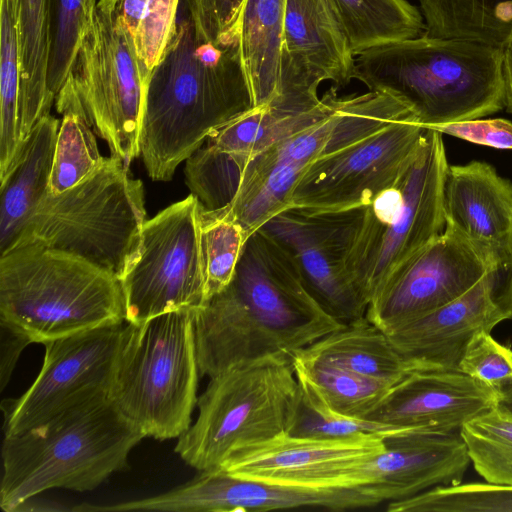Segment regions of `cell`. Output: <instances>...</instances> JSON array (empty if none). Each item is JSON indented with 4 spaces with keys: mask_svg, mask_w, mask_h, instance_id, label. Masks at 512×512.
<instances>
[{
    "mask_svg": "<svg viewBox=\"0 0 512 512\" xmlns=\"http://www.w3.org/2000/svg\"><path fill=\"white\" fill-rule=\"evenodd\" d=\"M286 0H246L239 28L242 66L255 108L281 95Z\"/></svg>",
    "mask_w": 512,
    "mask_h": 512,
    "instance_id": "cell-25",
    "label": "cell"
},
{
    "mask_svg": "<svg viewBox=\"0 0 512 512\" xmlns=\"http://www.w3.org/2000/svg\"><path fill=\"white\" fill-rule=\"evenodd\" d=\"M355 55L328 0H286L281 95L317 99L323 81L345 86Z\"/></svg>",
    "mask_w": 512,
    "mask_h": 512,
    "instance_id": "cell-20",
    "label": "cell"
},
{
    "mask_svg": "<svg viewBox=\"0 0 512 512\" xmlns=\"http://www.w3.org/2000/svg\"><path fill=\"white\" fill-rule=\"evenodd\" d=\"M294 355L392 384L410 372L387 334L366 316L330 332Z\"/></svg>",
    "mask_w": 512,
    "mask_h": 512,
    "instance_id": "cell-26",
    "label": "cell"
},
{
    "mask_svg": "<svg viewBox=\"0 0 512 512\" xmlns=\"http://www.w3.org/2000/svg\"><path fill=\"white\" fill-rule=\"evenodd\" d=\"M72 511L64 505L46 499H40L37 496L30 497L20 503L13 512H63Z\"/></svg>",
    "mask_w": 512,
    "mask_h": 512,
    "instance_id": "cell-43",
    "label": "cell"
},
{
    "mask_svg": "<svg viewBox=\"0 0 512 512\" xmlns=\"http://www.w3.org/2000/svg\"><path fill=\"white\" fill-rule=\"evenodd\" d=\"M354 78L409 104L425 128L506 106L502 49L468 39L423 33L375 46L356 55Z\"/></svg>",
    "mask_w": 512,
    "mask_h": 512,
    "instance_id": "cell-3",
    "label": "cell"
},
{
    "mask_svg": "<svg viewBox=\"0 0 512 512\" xmlns=\"http://www.w3.org/2000/svg\"><path fill=\"white\" fill-rule=\"evenodd\" d=\"M388 512H512V486L470 482L438 486L388 502Z\"/></svg>",
    "mask_w": 512,
    "mask_h": 512,
    "instance_id": "cell-35",
    "label": "cell"
},
{
    "mask_svg": "<svg viewBox=\"0 0 512 512\" xmlns=\"http://www.w3.org/2000/svg\"><path fill=\"white\" fill-rule=\"evenodd\" d=\"M426 133L417 121H396L315 160L295 186L290 207L337 211L367 206L410 165Z\"/></svg>",
    "mask_w": 512,
    "mask_h": 512,
    "instance_id": "cell-13",
    "label": "cell"
},
{
    "mask_svg": "<svg viewBox=\"0 0 512 512\" xmlns=\"http://www.w3.org/2000/svg\"><path fill=\"white\" fill-rule=\"evenodd\" d=\"M363 215L364 206L337 211L288 207L259 228L289 256L318 304L344 325L365 317L367 310L347 273Z\"/></svg>",
    "mask_w": 512,
    "mask_h": 512,
    "instance_id": "cell-12",
    "label": "cell"
},
{
    "mask_svg": "<svg viewBox=\"0 0 512 512\" xmlns=\"http://www.w3.org/2000/svg\"><path fill=\"white\" fill-rule=\"evenodd\" d=\"M448 167L443 134L427 128L410 165L364 206L347 273L367 307L400 265L444 231Z\"/></svg>",
    "mask_w": 512,
    "mask_h": 512,
    "instance_id": "cell-9",
    "label": "cell"
},
{
    "mask_svg": "<svg viewBox=\"0 0 512 512\" xmlns=\"http://www.w3.org/2000/svg\"><path fill=\"white\" fill-rule=\"evenodd\" d=\"M512 319V261L448 304L386 333L412 371L458 370L470 340Z\"/></svg>",
    "mask_w": 512,
    "mask_h": 512,
    "instance_id": "cell-16",
    "label": "cell"
},
{
    "mask_svg": "<svg viewBox=\"0 0 512 512\" xmlns=\"http://www.w3.org/2000/svg\"><path fill=\"white\" fill-rule=\"evenodd\" d=\"M498 392H499L498 404L506 407L509 411L512 412V383L503 387Z\"/></svg>",
    "mask_w": 512,
    "mask_h": 512,
    "instance_id": "cell-44",
    "label": "cell"
},
{
    "mask_svg": "<svg viewBox=\"0 0 512 512\" xmlns=\"http://www.w3.org/2000/svg\"><path fill=\"white\" fill-rule=\"evenodd\" d=\"M341 101L335 88L318 102L279 96L214 131L204 145L239 188L243 171L254 156L328 118Z\"/></svg>",
    "mask_w": 512,
    "mask_h": 512,
    "instance_id": "cell-23",
    "label": "cell"
},
{
    "mask_svg": "<svg viewBox=\"0 0 512 512\" xmlns=\"http://www.w3.org/2000/svg\"><path fill=\"white\" fill-rule=\"evenodd\" d=\"M88 0H50L48 89L56 99L69 77L85 26Z\"/></svg>",
    "mask_w": 512,
    "mask_h": 512,
    "instance_id": "cell-37",
    "label": "cell"
},
{
    "mask_svg": "<svg viewBox=\"0 0 512 512\" xmlns=\"http://www.w3.org/2000/svg\"><path fill=\"white\" fill-rule=\"evenodd\" d=\"M0 320L42 344L123 324L121 280L66 252L16 247L0 255Z\"/></svg>",
    "mask_w": 512,
    "mask_h": 512,
    "instance_id": "cell-5",
    "label": "cell"
},
{
    "mask_svg": "<svg viewBox=\"0 0 512 512\" xmlns=\"http://www.w3.org/2000/svg\"><path fill=\"white\" fill-rule=\"evenodd\" d=\"M246 0H185L196 32L215 43L239 41Z\"/></svg>",
    "mask_w": 512,
    "mask_h": 512,
    "instance_id": "cell-39",
    "label": "cell"
},
{
    "mask_svg": "<svg viewBox=\"0 0 512 512\" xmlns=\"http://www.w3.org/2000/svg\"><path fill=\"white\" fill-rule=\"evenodd\" d=\"M424 34L502 47L512 36V0H419Z\"/></svg>",
    "mask_w": 512,
    "mask_h": 512,
    "instance_id": "cell-30",
    "label": "cell"
},
{
    "mask_svg": "<svg viewBox=\"0 0 512 512\" xmlns=\"http://www.w3.org/2000/svg\"><path fill=\"white\" fill-rule=\"evenodd\" d=\"M474 144L512 150V122L503 118L472 119L430 127Z\"/></svg>",
    "mask_w": 512,
    "mask_h": 512,
    "instance_id": "cell-40",
    "label": "cell"
},
{
    "mask_svg": "<svg viewBox=\"0 0 512 512\" xmlns=\"http://www.w3.org/2000/svg\"><path fill=\"white\" fill-rule=\"evenodd\" d=\"M181 0H116L118 17L138 58L150 71L159 65L177 31Z\"/></svg>",
    "mask_w": 512,
    "mask_h": 512,
    "instance_id": "cell-34",
    "label": "cell"
},
{
    "mask_svg": "<svg viewBox=\"0 0 512 512\" xmlns=\"http://www.w3.org/2000/svg\"><path fill=\"white\" fill-rule=\"evenodd\" d=\"M460 433L476 472L486 482L512 486V412L497 404Z\"/></svg>",
    "mask_w": 512,
    "mask_h": 512,
    "instance_id": "cell-33",
    "label": "cell"
},
{
    "mask_svg": "<svg viewBox=\"0 0 512 512\" xmlns=\"http://www.w3.org/2000/svg\"><path fill=\"white\" fill-rule=\"evenodd\" d=\"M143 438L107 394L5 435L0 507L13 512L24 500L54 488L94 490L127 467L131 450Z\"/></svg>",
    "mask_w": 512,
    "mask_h": 512,
    "instance_id": "cell-4",
    "label": "cell"
},
{
    "mask_svg": "<svg viewBox=\"0 0 512 512\" xmlns=\"http://www.w3.org/2000/svg\"><path fill=\"white\" fill-rule=\"evenodd\" d=\"M458 370L499 391L512 383V349L480 331L466 346Z\"/></svg>",
    "mask_w": 512,
    "mask_h": 512,
    "instance_id": "cell-38",
    "label": "cell"
},
{
    "mask_svg": "<svg viewBox=\"0 0 512 512\" xmlns=\"http://www.w3.org/2000/svg\"><path fill=\"white\" fill-rule=\"evenodd\" d=\"M31 340L21 331L0 320V388L8 384L17 360Z\"/></svg>",
    "mask_w": 512,
    "mask_h": 512,
    "instance_id": "cell-41",
    "label": "cell"
},
{
    "mask_svg": "<svg viewBox=\"0 0 512 512\" xmlns=\"http://www.w3.org/2000/svg\"><path fill=\"white\" fill-rule=\"evenodd\" d=\"M356 56L375 46L416 38L422 13L406 0H328Z\"/></svg>",
    "mask_w": 512,
    "mask_h": 512,
    "instance_id": "cell-29",
    "label": "cell"
},
{
    "mask_svg": "<svg viewBox=\"0 0 512 512\" xmlns=\"http://www.w3.org/2000/svg\"><path fill=\"white\" fill-rule=\"evenodd\" d=\"M123 324L45 342L42 368L18 398L1 403L4 435L33 427L87 399L108 395Z\"/></svg>",
    "mask_w": 512,
    "mask_h": 512,
    "instance_id": "cell-14",
    "label": "cell"
},
{
    "mask_svg": "<svg viewBox=\"0 0 512 512\" xmlns=\"http://www.w3.org/2000/svg\"><path fill=\"white\" fill-rule=\"evenodd\" d=\"M209 379L198 397L196 420L175 446L189 466L222 470L236 456L290 432L301 405L291 357L243 362Z\"/></svg>",
    "mask_w": 512,
    "mask_h": 512,
    "instance_id": "cell-7",
    "label": "cell"
},
{
    "mask_svg": "<svg viewBox=\"0 0 512 512\" xmlns=\"http://www.w3.org/2000/svg\"><path fill=\"white\" fill-rule=\"evenodd\" d=\"M120 280L129 323L205 304L200 203L193 194L146 220Z\"/></svg>",
    "mask_w": 512,
    "mask_h": 512,
    "instance_id": "cell-11",
    "label": "cell"
},
{
    "mask_svg": "<svg viewBox=\"0 0 512 512\" xmlns=\"http://www.w3.org/2000/svg\"><path fill=\"white\" fill-rule=\"evenodd\" d=\"M445 227L497 264L512 261V182L484 161L449 165L443 186Z\"/></svg>",
    "mask_w": 512,
    "mask_h": 512,
    "instance_id": "cell-22",
    "label": "cell"
},
{
    "mask_svg": "<svg viewBox=\"0 0 512 512\" xmlns=\"http://www.w3.org/2000/svg\"><path fill=\"white\" fill-rule=\"evenodd\" d=\"M385 449L355 467L344 488H359L382 503L463 481L471 464L460 431L413 430L384 438Z\"/></svg>",
    "mask_w": 512,
    "mask_h": 512,
    "instance_id": "cell-19",
    "label": "cell"
},
{
    "mask_svg": "<svg viewBox=\"0 0 512 512\" xmlns=\"http://www.w3.org/2000/svg\"><path fill=\"white\" fill-rule=\"evenodd\" d=\"M496 265L483 250L445 227L389 276L365 316L389 333L460 297Z\"/></svg>",
    "mask_w": 512,
    "mask_h": 512,
    "instance_id": "cell-15",
    "label": "cell"
},
{
    "mask_svg": "<svg viewBox=\"0 0 512 512\" xmlns=\"http://www.w3.org/2000/svg\"><path fill=\"white\" fill-rule=\"evenodd\" d=\"M59 127L52 115L41 118L25 139L16 164L0 182V255L12 246L48 190Z\"/></svg>",
    "mask_w": 512,
    "mask_h": 512,
    "instance_id": "cell-24",
    "label": "cell"
},
{
    "mask_svg": "<svg viewBox=\"0 0 512 512\" xmlns=\"http://www.w3.org/2000/svg\"><path fill=\"white\" fill-rule=\"evenodd\" d=\"M255 108L239 41L215 43L195 30L187 6L153 70L141 123L140 154L149 177L168 181L214 131Z\"/></svg>",
    "mask_w": 512,
    "mask_h": 512,
    "instance_id": "cell-2",
    "label": "cell"
},
{
    "mask_svg": "<svg viewBox=\"0 0 512 512\" xmlns=\"http://www.w3.org/2000/svg\"><path fill=\"white\" fill-rule=\"evenodd\" d=\"M70 78L93 130L128 165L139 137L150 72L118 17L116 0H88Z\"/></svg>",
    "mask_w": 512,
    "mask_h": 512,
    "instance_id": "cell-10",
    "label": "cell"
},
{
    "mask_svg": "<svg viewBox=\"0 0 512 512\" xmlns=\"http://www.w3.org/2000/svg\"><path fill=\"white\" fill-rule=\"evenodd\" d=\"M63 115L60 124L48 191L59 194L79 184L103 163L87 114L70 78L55 99Z\"/></svg>",
    "mask_w": 512,
    "mask_h": 512,
    "instance_id": "cell-28",
    "label": "cell"
},
{
    "mask_svg": "<svg viewBox=\"0 0 512 512\" xmlns=\"http://www.w3.org/2000/svg\"><path fill=\"white\" fill-rule=\"evenodd\" d=\"M205 302L231 281L247 240L236 222L200 213Z\"/></svg>",
    "mask_w": 512,
    "mask_h": 512,
    "instance_id": "cell-36",
    "label": "cell"
},
{
    "mask_svg": "<svg viewBox=\"0 0 512 512\" xmlns=\"http://www.w3.org/2000/svg\"><path fill=\"white\" fill-rule=\"evenodd\" d=\"M342 326L308 292L289 256L258 229L230 283L195 311L200 374L211 378L266 356L292 357Z\"/></svg>",
    "mask_w": 512,
    "mask_h": 512,
    "instance_id": "cell-1",
    "label": "cell"
},
{
    "mask_svg": "<svg viewBox=\"0 0 512 512\" xmlns=\"http://www.w3.org/2000/svg\"><path fill=\"white\" fill-rule=\"evenodd\" d=\"M502 49V73L505 85V108L512 113V36L503 44Z\"/></svg>",
    "mask_w": 512,
    "mask_h": 512,
    "instance_id": "cell-42",
    "label": "cell"
},
{
    "mask_svg": "<svg viewBox=\"0 0 512 512\" xmlns=\"http://www.w3.org/2000/svg\"><path fill=\"white\" fill-rule=\"evenodd\" d=\"M385 436L313 438L283 433L231 459L237 477L309 489L344 488L346 476L385 449Z\"/></svg>",
    "mask_w": 512,
    "mask_h": 512,
    "instance_id": "cell-18",
    "label": "cell"
},
{
    "mask_svg": "<svg viewBox=\"0 0 512 512\" xmlns=\"http://www.w3.org/2000/svg\"><path fill=\"white\" fill-rule=\"evenodd\" d=\"M0 182L22 150L18 134L20 98L19 0H0Z\"/></svg>",
    "mask_w": 512,
    "mask_h": 512,
    "instance_id": "cell-31",
    "label": "cell"
},
{
    "mask_svg": "<svg viewBox=\"0 0 512 512\" xmlns=\"http://www.w3.org/2000/svg\"><path fill=\"white\" fill-rule=\"evenodd\" d=\"M499 392L459 370L412 371L367 417L394 427L450 433L498 404Z\"/></svg>",
    "mask_w": 512,
    "mask_h": 512,
    "instance_id": "cell-21",
    "label": "cell"
},
{
    "mask_svg": "<svg viewBox=\"0 0 512 512\" xmlns=\"http://www.w3.org/2000/svg\"><path fill=\"white\" fill-rule=\"evenodd\" d=\"M377 498L359 488L309 489L233 476L223 470L199 472L165 493L116 503L114 510L168 512H266L314 508L333 512L375 507Z\"/></svg>",
    "mask_w": 512,
    "mask_h": 512,
    "instance_id": "cell-17",
    "label": "cell"
},
{
    "mask_svg": "<svg viewBox=\"0 0 512 512\" xmlns=\"http://www.w3.org/2000/svg\"><path fill=\"white\" fill-rule=\"evenodd\" d=\"M291 358L295 372L314 386L328 409L343 416L367 419L394 385L318 360Z\"/></svg>",
    "mask_w": 512,
    "mask_h": 512,
    "instance_id": "cell-32",
    "label": "cell"
},
{
    "mask_svg": "<svg viewBox=\"0 0 512 512\" xmlns=\"http://www.w3.org/2000/svg\"><path fill=\"white\" fill-rule=\"evenodd\" d=\"M145 222L142 182L130 176L123 159L112 155L74 187L59 194L47 190L7 251L41 245L80 257L121 279Z\"/></svg>",
    "mask_w": 512,
    "mask_h": 512,
    "instance_id": "cell-8",
    "label": "cell"
},
{
    "mask_svg": "<svg viewBox=\"0 0 512 512\" xmlns=\"http://www.w3.org/2000/svg\"><path fill=\"white\" fill-rule=\"evenodd\" d=\"M195 311L122 327L108 399L145 437L178 439L192 424L201 375Z\"/></svg>",
    "mask_w": 512,
    "mask_h": 512,
    "instance_id": "cell-6",
    "label": "cell"
},
{
    "mask_svg": "<svg viewBox=\"0 0 512 512\" xmlns=\"http://www.w3.org/2000/svg\"><path fill=\"white\" fill-rule=\"evenodd\" d=\"M20 98L18 134L23 145L55 101L48 89L50 0H19Z\"/></svg>",
    "mask_w": 512,
    "mask_h": 512,
    "instance_id": "cell-27",
    "label": "cell"
}]
</instances>
